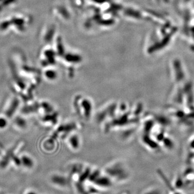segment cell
<instances>
[{
	"label": "cell",
	"mask_w": 194,
	"mask_h": 194,
	"mask_svg": "<svg viewBox=\"0 0 194 194\" xmlns=\"http://www.w3.org/2000/svg\"><path fill=\"white\" fill-rule=\"evenodd\" d=\"M21 162H22L23 165H24L26 167L31 168L33 166V161L31 160V159H30L29 157H28L27 156H23L22 157Z\"/></svg>",
	"instance_id": "obj_1"
},
{
	"label": "cell",
	"mask_w": 194,
	"mask_h": 194,
	"mask_svg": "<svg viewBox=\"0 0 194 194\" xmlns=\"http://www.w3.org/2000/svg\"><path fill=\"white\" fill-rule=\"evenodd\" d=\"M18 101L17 100H15L13 102V103H12L10 108L7 111V113L8 116H9V117H11L12 114L14 113V112H15L16 109L17 108V107H18Z\"/></svg>",
	"instance_id": "obj_2"
},
{
	"label": "cell",
	"mask_w": 194,
	"mask_h": 194,
	"mask_svg": "<svg viewBox=\"0 0 194 194\" xmlns=\"http://www.w3.org/2000/svg\"><path fill=\"white\" fill-rule=\"evenodd\" d=\"M7 124V120L3 118H0V128H5Z\"/></svg>",
	"instance_id": "obj_3"
},
{
	"label": "cell",
	"mask_w": 194,
	"mask_h": 194,
	"mask_svg": "<svg viewBox=\"0 0 194 194\" xmlns=\"http://www.w3.org/2000/svg\"><path fill=\"white\" fill-rule=\"evenodd\" d=\"M16 121L17 124H19L18 126H20V127H24L26 126V122H25V121L23 119H22L18 118V119H16Z\"/></svg>",
	"instance_id": "obj_4"
},
{
	"label": "cell",
	"mask_w": 194,
	"mask_h": 194,
	"mask_svg": "<svg viewBox=\"0 0 194 194\" xmlns=\"http://www.w3.org/2000/svg\"><path fill=\"white\" fill-rule=\"evenodd\" d=\"M27 194H36V193H35L33 192V191H30L29 193H28Z\"/></svg>",
	"instance_id": "obj_5"
}]
</instances>
